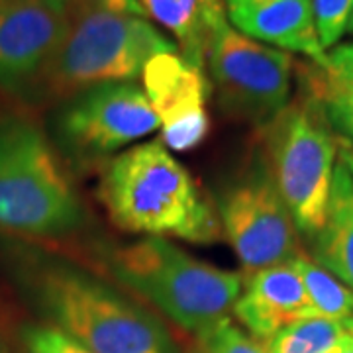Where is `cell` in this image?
Instances as JSON below:
<instances>
[{
  "label": "cell",
  "instance_id": "9c48e42d",
  "mask_svg": "<svg viewBox=\"0 0 353 353\" xmlns=\"http://www.w3.org/2000/svg\"><path fill=\"white\" fill-rule=\"evenodd\" d=\"M53 128L65 152L90 161L150 136L159 128V118L143 88L134 83H110L63 102Z\"/></svg>",
  "mask_w": 353,
  "mask_h": 353
},
{
  "label": "cell",
  "instance_id": "5bb4252c",
  "mask_svg": "<svg viewBox=\"0 0 353 353\" xmlns=\"http://www.w3.org/2000/svg\"><path fill=\"white\" fill-rule=\"evenodd\" d=\"M143 14L152 16L175 36L176 50L190 65L204 69L216 36L228 26L222 0H138Z\"/></svg>",
  "mask_w": 353,
  "mask_h": 353
},
{
  "label": "cell",
  "instance_id": "d4e9b609",
  "mask_svg": "<svg viewBox=\"0 0 353 353\" xmlns=\"http://www.w3.org/2000/svg\"><path fill=\"white\" fill-rule=\"evenodd\" d=\"M230 6H265V4H271V2H277V0H228Z\"/></svg>",
  "mask_w": 353,
  "mask_h": 353
},
{
  "label": "cell",
  "instance_id": "3957f363",
  "mask_svg": "<svg viewBox=\"0 0 353 353\" xmlns=\"http://www.w3.org/2000/svg\"><path fill=\"white\" fill-rule=\"evenodd\" d=\"M83 222V204L39 128L26 120L2 122L0 234L59 238Z\"/></svg>",
  "mask_w": 353,
  "mask_h": 353
},
{
  "label": "cell",
  "instance_id": "d6986e66",
  "mask_svg": "<svg viewBox=\"0 0 353 353\" xmlns=\"http://www.w3.org/2000/svg\"><path fill=\"white\" fill-rule=\"evenodd\" d=\"M199 340L201 353H267L259 341L243 334L228 318L201 334Z\"/></svg>",
  "mask_w": 353,
  "mask_h": 353
},
{
  "label": "cell",
  "instance_id": "44dd1931",
  "mask_svg": "<svg viewBox=\"0 0 353 353\" xmlns=\"http://www.w3.org/2000/svg\"><path fill=\"white\" fill-rule=\"evenodd\" d=\"M26 345H28L30 353H92L57 326L28 328L26 330Z\"/></svg>",
  "mask_w": 353,
  "mask_h": 353
},
{
  "label": "cell",
  "instance_id": "cb8c5ba5",
  "mask_svg": "<svg viewBox=\"0 0 353 353\" xmlns=\"http://www.w3.org/2000/svg\"><path fill=\"white\" fill-rule=\"evenodd\" d=\"M347 326H350L347 336L336 345V350L332 353H353V320H347Z\"/></svg>",
  "mask_w": 353,
  "mask_h": 353
},
{
  "label": "cell",
  "instance_id": "ac0fdd59",
  "mask_svg": "<svg viewBox=\"0 0 353 353\" xmlns=\"http://www.w3.org/2000/svg\"><path fill=\"white\" fill-rule=\"evenodd\" d=\"M352 10L353 0H312L316 32L324 51L334 48L345 34Z\"/></svg>",
  "mask_w": 353,
  "mask_h": 353
},
{
  "label": "cell",
  "instance_id": "8fae6325",
  "mask_svg": "<svg viewBox=\"0 0 353 353\" xmlns=\"http://www.w3.org/2000/svg\"><path fill=\"white\" fill-rule=\"evenodd\" d=\"M67 28L43 0L0 2V90L26 99Z\"/></svg>",
  "mask_w": 353,
  "mask_h": 353
},
{
  "label": "cell",
  "instance_id": "484cf974",
  "mask_svg": "<svg viewBox=\"0 0 353 353\" xmlns=\"http://www.w3.org/2000/svg\"><path fill=\"white\" fill-rule=\"evenodd\" d=\"M345 34L353 36V10H352V16H350V20H347V26H345Z\"/></svg>",
  "mask_w": 353,
  "mask_h": 353
},
{
  "label": "cell",
  "instance_id": "4fadbf2b",
  "mask_svg": "<svg viewBox=\"0 0 353 353\" xmlns=\"http://www.w3.org/2000/svg\"><path fill=\"white\" fill-rule=\"evenodd\" d=\"M232 24L243 36L296 51L312 63L326 65L316 32L312 0H277L265 6H228Z\"/></svg>",
  "mask_w": 353,
  "mask_h": 353
},
{
  "label": "cell",
  "instance_id": "30bf717a",
  "mask_svg": "<svg viewBox=\"0 0 353 353\" xmlns=\"http://www.w3.org/2000/svg\"><path fill=\"white\" fill-rule=\"evenodd\" d=\"M141 77L165 145L173 152H190L201 145L210 132L206 102L212 92L204 69L176 53H159L145 63Z\"/></svg>",
  "mask_w": 353,
  "mask_h": 353
},
{
  "label": "cell",
  "instance_id": "ba28073f",
  "mask_svg": "<svg viewBox=\"0 0 353 353\" xmlns=\"http://www.w3.org/2000/svg\"><path fill=\"white\" fill-rule=\"evenodd\" d=\"M218 216L245 279L304 255L301 232L281 199L263 157L220 192Z\"/></svg>",
  "mask_w": 353,
  "mask_h": 353
},
{
  "label": "cell",
  "instance_id": "7a4b0ae2",
  "mask_svg": "<svg viewBox=\"0 0 353 353\" xmlns=\"http://www.w3.org/2000/svg\"><path fill=\"white\" fill-rule=\"evenodd\" d=\"M176 43L141 16L94 12L81 16L65 32L24 101L67 102L88 88L130 83L159 53H176Z\"/></svg>",
  "mask_w": 353,
  "mask_h": 353
},
{
  "label": "cell",
  "instance_id": "2e32d148",
  "mask_svg": "<svg viewBox=\"0 0 353 353\" xmlns=\"http://www.w3.org/2000/svg\"><path fill=\"white\" fill-rule=\"evenodd\" d=\"M350 332L347 320L303 318L261 341L267 353H332Z\"/></svg>",
  "mask_w": 353,
  "mask_h": 353
},
{
  "label": "cell",
  "instance_id": "e0dca14e",
  "mask_svg": "<svg viewBox=\"0 0 353 353\" xmlns=\"http://www.w3.org/2000/svg\"><path fill=\"white\" fill-rule=\"evenodd\" d=\"M292 263L303 279L304 289L316 314L332 320H353L352 289H347L341 281L306 255L294 257Z\"/></svg>",
  "mask_w": 353,
  "mask_h": 353
},
{
  "label": "cell",
  "instance_id": "7c38bea8",
  "mask_svg": "<svg viewBox=\"0 0 353 353\" xmlns=\"http://www.w3.org/2000/svg\"><path fill=\"white\" fill-rule=\"evenodd\" d=\"M234 312L257 341L271 338L296 320L318 316L292 261L248 277L243 294L234 304Z\"/></svg>",
  "mask_w": 353,
  "mask_h": 353
},
{
  "label": "cell",
  "instance_id": "603a6c76",
  "mask_svg": "<svg viewBox=\"0 0 353 353\" xmlns=\"http://www.w3.org/2000/svg\"><path fill=\"white\" fill-rule=\"evenodd\" d=\"M338 152H340V161L347 167L350 175L353 176V145L352 143H347V141H343V139H340Z\"/></svg>",
  "mask_w": 353,
  "mask_h": 353
},
{
  "label": "cell",
  "instance_id": "5b68a950",
  "mask_svg": "<svg viewBox=\"0 0 353 353\" xmlns=\"http://www.w3.org/2000/svg\"><path fill=\"white\" fill-rule=\"evenodd\" d=\"M263 128V161L299 232L312 238L328 210L340 136L320 101L301 88Z\"/></svg>",
  "mask_w": 353,
  "mask_h": 353
},
{
  "label": "cell",
  "instance_id": "9a60e30c",
  "mask_svg": "<svg viewBox=\"0 0 353 353\" xmlns=\"http://www.w3.org/2000/svg\"><path fill=\"white\" fill-rule=\"evenodd\" d=\"M310 240L314 263L353 290V176L341 161L332 176L326 220Z\"/></svg>",
  "mask_w": 353,
  "mask_h": 353
},
{
  "label": "cell",
  "instance_id": "4316f807",
  "mask_svg": "<svg viewBox=\"0 0 353 353\" xmlns=\"http://www.w3.org/2000/svg\"><path fill=\"white\" fill-rule=\"evenodd\" d=\"M0 2H20V0H0Z\"/></svg>",
  "mask_w": 353,
  "mask_h": 353
},
{
  "label": "cell",
  "instance_id": "7402d4cb",
  "mask_svg": "<svg viewBox=\"0 0 353 353\" xmlns=\"http://www.w3.org/2000/svg\"><path fill=\"white\" fill-rule=\"evenodd\" d=\"M320 67H324L330 75L353 79V41L336 46L330 53H326V65Z\"/></svg>",
  "mask_w": 353,
  "mask_h": 353
},
{
  "label": "cell",
  "instance_id": "52a82bcc",
  "mask_svg": "<svg viewBox=\"0 0 353 353\" xmlns=\"http://www.w3.org/2000/svg\"><path fill=\"white\" fill-rule=\"evenodd\" d=\"M206 67L222 112L241 122L265 126L290 101V53L222 28L208 53Z\"/></svg>",
  "mask_w": 353,
  "mask_h": 353
},
{
  "label": "cell",
  "instance_id": "8992f818",
  "mask_svg": "<svg viewBox=\"0 0 353 353\" xmlns=\"http://www.w3.org/2000/svg\"><path fill=\"white\" fill-rule=\"evenodd\" d=\"M36 289L57 328L92 353H176L155 316L79 269L43 267Z\"/></svg>",
  "mask_w": 353,
  "mask_h": 353
},
{
  "label": "cell",
  "instance_id": "6da1fadb",
  "mask_svg": "<svg viewBox=\"0 0 353 353\" xmlns=\"http://www.w3.org/2000/svg\"><path fill=\"white\" fill-rule=\"evenodd\" d=\"M99 199L114 224L130 234L210 243L222 230L189 171L159 141L114 157L104 169Z\"/></svg>",
  "mask_w": 353,
  "mask_h": 353
},
{
  "label": "cell",
  "instance_id": "277c9868",
  "mask_svg": "<svg viewBox=\"0 0 353 353\" xmlns=\"http://www.w3.org/2000/svg\"><path fill=\"white\" fill-rule=\"evenodd\" d=\"M112 271L176 326L196 336L226 320L243 287L241 273L204 263L165 238H143L118 248Z\"/></svg>",
  "mask_w": 353,
  "mask_h": 353
},
{
  "label": "cell",
  "instance_id": "ffe728a7",
  "mask_svg": "<svg viewBox=\"0 0 353 353\" xmlns=\"http://www.w3.org/2000/svg\"><path fill=\"white\" fill-rule=\"evenodd\" d=\"M53 12L63 16L65 20L73 22L81 16L94 12H114L143 16V10L138 0H43Z\"/></svg>",
  "mask_w": 353,
  "mask_h": 353
}]
</instances>
